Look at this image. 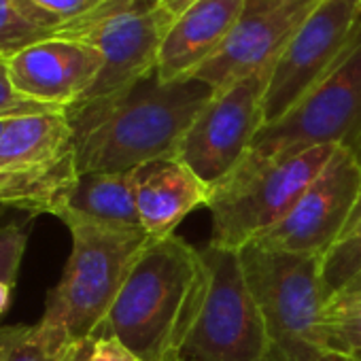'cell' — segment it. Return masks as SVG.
Listing matches in <instances>:
<instances>
[{
	"label": "cell",
	"mask_w": 361,
	"mask_h": 361,
	"mask_svg": "<svg viewBox=\"0 0 361 361\" xmlns=\"http://www.w3.org/2000/svg\"><path fill=\"white\" fill-rule=\"evenodd\" d=\"M215 90L198 79L164 83L157 73L128 90L68 106L79 172H132L176 157L185 132Z\"/></svg>",
	"instance_id": "obj_1"
},
{
	"label": "cell",
	"mask_w": 361,
	"mask_h": 361,
	"mask_svg": "<svg viewBox=\"0 0 361 361\" xmlns=\"http://www.w3.org/2000/svg\"><path fill=\"white\" fill-rule=\"evenodd\" d=\"M207 289L202 251L174 234L153 240L132 266L96 338H117L138 361H180Z\"/></svg>",
	"instance_id": "obj_2"
},
{
	"label": "cell",
	"mask_w": 361,
	"mask_h": 361,
	"mask_svg": "<svg viewBox=\"0 0 361 361\" xmlns=\"http://www.w3.org/2000/svg\"><path fill=\"white\" fill-rule=\"evenodd\" d=\"M73 249L60 283L49 291L41 323L73 342L96 338L132 266L155 240L145 230L92 224L68 226Z\"/></svg>",
	"instance_id": "obj_3"
},
{
	"label": "cell",
	"mask_w": 361,
	"mask_h": 361,
	"mask_svg": "<svg viewBox=\"0 0 361 361\" xmlns=\"http://www.w3.org/2000/svg\"><path fill=\"white\" fill-rule=\"evenodd\" d=\"M249 289L262 312L270 361H319L325 353L321 321L325 291L321 257L247 245L238 251Z\"/></svg>",
	"instance_id": "obj_4"
},
{
	"label": "cell",
	"mask_w": 361,
	"mask_h": 361,
	"mask_svg": "<svg viewBox=\"0 0 361 361\" xmlns=\"http://www.w3.org/2000/svg\"><path fill=\"white\" fill-rule=\"evenodd\" d=\"M336 149L338 145H321L234 172L213 190L209 245L226 251H240L253 245L289 215L300 196L329 164Z\"/></svg>",
	"instance_id": "obj_5"
},
{
	"label": "cell",
	"mask_w": 361,
	"mask_h": 361,
	"mask_svg": "<svg viewBox=\"0 0 361 361\" xmlns=\"http://www.w3.org/2000/svg\"><path fill=\"white\" fill-rule=\"evenodd\" d=\"M77 174L73 128L64 111L7 119L0 138V204L51 215Z\"/></svg>",
	"instance_id": "obj_6"
},
{
	"label": "cell",
	"mask_w": 361,
	"mask_h": 361,
	"mask_svg": "<svg viewBox=\"0 0 361 361\" xmlns=\"http://www.w3.org/2000/svg\"><path fill=\"white\" fill-rule=\"evenodd\" d=\"M361 123V26L338 64L283 119L264 126L234 170L321 145H344Z\"/></svg>",
	"instance_id": "obj_7"
},
{
	"label": "cell",
	"mask_w": 361,
	"mask_h": 361,
	"mask_svg": "<svg viewBox=\"0 0 361 361\" xmlns=\"http://www.w3.org/2000/svg\"><path fill=\"white\" fill-rule=\"evenodd\" d=\"M172 22L159 0H106L85 18L62 24L58 39L87 43L104 58L96 83L79 102L119 94L151 75Z\"/></svg>",
	"instance_id": "obj_8"
},
{
	"label": "cell",
	"mask_w": 361,
	"mask_h": 361,
	"mask_svg": "<svg viewBox=\"0 0 361 361\" xmlns=\"http://www.w3.org/2000/svg\"><path fill=\"white\" fill-rule=\"evenodd\" d=\"M209 289L180 361H270L262 312L249 289L238 251L207 245Z\"/></svg>",
	"instance_id": "obj_9"
},
{
	"label": "cell",
	"mask_w": 361,
	"mask_h": 361,
	"mask_svg": "<svg viewBox=\"0 0 361 361\" xmlns=\"http://www.w3.org/2000/svg\"><path fill=\"white\" fill-rule=\"evenodd\" d=\"M361 26V0H319L276 58L264 94V126L283 119L344 56Z\"/></svg>",
	"instance_id": "obj_10"
},
{
	"label": "cell",
	"mask_w": 361,
	"mask_h": 361,
	"mask_svg": "<svg viewBox=\"0 0 361 361\" xmlns=\"http://www.w3.org/2000/svg\"><path fill=\"white\" fill-rule=\"evenodd\" d=\"M270 73L272 66L215 92L183 136L176 157L213 190L234 174L264 128Z\"/></svg>",
	"instance_id": "obj_11"
},
{
	"label": "cell",
	"mask_w": 361,
	"mask_h": 361,
	"mask_svg": "<svg viewBox=\"0 0 361 361\" xmlns=\"http://www.w3.org/2000/svg\"><path fill=\"white\" fill-rule=\"evenodd\" d=\"M359 196L361 166L346 145H338L329 164L289 215L262 234L255 245L285 253L325 255L340 240Z\"/></svg>",
	"instance_id": "obj_12"
},
{
	"label": "cell",
	"mask_w": 361,
	"mask_h": 361,
	"mask_svg": "<svg viewBox=\"0 0 361 361\" xmlns=\"http://www.w3.org/2000/svg\"><path fill=\"white\" fill-rule=\"evenodd\" d=\"M319 0H245V9L221 49L196 71L194 79L221 92L259 71L276 58L312 13Z\"/></svg>",
	"instance_id": "obj_13"
},
{
	"label": "cell",
	"mask_w": 361,
	"mask_h": 361,
	"mask_svg": "<svg viewBox=\"0 0 361 361\" xmlns=\"http://www.w3.org/2000/svg\"><path fill=\"white\" fill-rule=\"evenodd\" d=\"M102 54L81 41L45 39L7 60L16 92L49 109L66 111L96 83Z\"/></svg>",
	"instance_id": "obj_14"
},
{
	"label": "cell",
	"mask_w": 361,
	"mask_h": 361,
	"mask_svg": "<svg viewBox=\"0 0 361 361\" xmlns=\"http://www.w3.org/2000/svg\"><path fill=\"white\" fill-rule=\"evenodd\" d=\"M245 9V0H194L168 28L159 56L157 77L164 83L196 75L226 43Z\"/></svg>",
	"instance_id": "obj_15"
},
{
	"label": "cell",
	"mask_w": 361,
	"mask_h": 361,
	"mask_svg": "<svg viewBox=\"0 0 361 361\" xmlns=\"http://www.w3.org/2000/svg\"><path fill=\"white\" fill-rule=\"evenodd\" d=\"M134 196L142 230L159 240L196 209H209L213 188L178 157H166L134 170Z\"/></svg>",
	"instance_id": "obj_16"
},
{
	"label": "cell",
	"mask_w": 361,
	"mask_h": 361,
	"mask_svg": "<svg viewBox=\"0 0 361 361\" xmlns=\"http://www.w3.org/2000/svg\"><path fill=\"white\" fill-rule=\"evenodd\" d=\"M54 217L62 224H92L119 230H142L132 172H79L58 200Z\"/></svg>",
	"instance_id": "obj_17"
},
{
	"label": "cell",
	"mask_w": 361,
	"mask_h": 361,
	"mask_svg": "<svg viewBox=\"0 0 361 361\" xmlns=\"http://www.w3.org/2000/svg\"><path fill=\"white\" fill-rule=\"evenodd\" d=\"M62 24L32 0H0V58L9 60L30 45L54 39Z\"/></svg>",
	"instance_id": "obj_18"
},
{
	"label": "cell",
	"mask_w": 361,
	"mask_h": 361,
	"mask_svg": "<svg viewBox=\"0 0 361 361\" xmlns=\"http://www.w3.org/2000/svg\"><path fill=\"white\" fill-rule=\"evenodd\" d=\"M73 344L66 331L41 321L0 327V361H64Z\"/></svg>",
	"instance_id": "obj_19"
},
{
	"label": "cell",
	"mask_w": 361,
	"mask_h": 361,
	"mask_svg": "<svg viewBox=\"0 0 361 361\" xmlns=\"http://www.w3.org/2000/svg\"><path fill=\"white\" fill-rule=\"evenodd\" d=\"M321 338L329 355L350 359L361 353V293L336 295L325 304Z\"/></svg>",
	"instance_id": "obj_20"
},
{
	"label": "cell",
	"mask_w": 361,
	"mask_h": 361,
	"mask_svg": "<svg viewBox=\"0 0 361 361\" xmlns=\"http://www.w3.org/2000/svg\"><path fill=\"white\" fill-rule=\"evenodd\" d=\"M361 272V230L336 243L321 257V281L325 300H334Z\"/></svg>",
	"instance_id": "obj_21"
},
{
	"label": "cell",
	"mask_w": 361,
	"mask_h": 361,
	"mask_svg": "<svg viewBox=\"0 0 361 361\" xmlns=\"http://www.w3.org/2000/svg\"><path fill=\"white\" fill-rule=\"evenodd\" d=\"M28 245V228L22 224H9L0 228V283L16 285L18 272Z\"/></svg>",
	"instance_id": "obj_22"
},
{
	"label": "cell",
	"mask_w": 361,
	"mask_h": 361,
	"mask_svg": "<svg viewBox=\"0 0 361 361\" xmlns=\"http://www.w3.org/2000/svg\"><path fill=\"white\" fill-rule=\"evenodd\" d=\"M47 111H58L49 109L45 104H39L35 100H28L16 92L9 79V66L7 60L0 58V119H11L20 115H35V113H47Z\"/></svg>",
	"instance_id": "obj_23"
},
{
	"label": "cell",
	"mask_w": 361,
	"mask_h": 361,
	"mask_svg": "<svg viewBox=\"0 0 361 361\" xmlns=\"http://www.w3.org/2000/svg\"><path fill=\"white\" fill-rule=\"evenodd\" d=\"M32 3H37L39 7H43L45 11L54 13L64 24H68L96 11L106 0H32Z\"/></svg>",
	"instance_id": "obj_24"
},
{
	"label": "cell",
	"mask_w": 361,
	"mask_h": 361,
	"mask_svg": "<svg viewBox=\"0 0 361 361\" xmlns=\"http://www.w3.org/2000/svg\"><path fill=\"white\" fill-rule=\"evenodd\" d=\"M87 361H138L117 338L100 336L94 338V348Z\"/></svg>",
	"instance_id": "obj_25"
},
{
	"label": "cell",
	"mask_w": 361,
	"mask_h": 361,
	"mask_svg": "<svg viewBox=\"0 0 361 361\" xmlns=\"http://www.w3.org/2000/svg\"><path fill=\"white\" fill-rule=\"evenodd\" d=\"M359 230H361V196H359V200H357V204H355V209H353V213H350V219L346 221V226H344V230H342L340 240L353 236V234L359 232ZM340 240H338V243H340Z\"/></svg>",
	"instance_id": "obj_26"
},
{
	"label": "cell",
	"mask_w": 361,
	"mask_h": 361,
	"mask_svg": "<svg viewBox=\"0 0 361 361\" xmlns=\"http://www.w3.org/2000/svg\"><path fill=\"white\" fill-rule=\"evenodd\" d=\"M92 348H94V338L75 342L73 353H71V361H87L90 355H92Z\"/></svg>",
	"instance_id": "obj_27"
},
{
	"label": "cell",
	"mask_w": 361,
	"mask_h": 361,
	"mask_svg": "<svg viewBox=\"0 0 361 361\" xmlns=\"http://www.w3.org/2000/svg\"><path fill=\"white\" fill-rule=\"evenodd\" d=\"M159 3L164 5V9L172 16V18H176L178 13H183L194 0H159Z\"/></svg>",
	"instance_id": "obj_28"
},
{
	"label": "cell",
	"mask_w": 361,
	"mask_h": 361,
	"mask_svg": "<svg viewBox=\"0 0 361 361\" xmlns=\"http://www.w3.org/2000/svg\"><path fill=\"white\" fill-rule=\"evenodd\" d=\"M348 149H350V153L355 155V159L359 161V166H361V123L357 126V130L350 134V138L344 142Z\"/></svg>",
	"instance_id": "obj_29"
},
{
	"label": "cell",
	"mask_w": 361,
	"mask_h": 361,
	"mask_svg": "<svg viewBox=\"0 0 361 361\" xmlns=\"http://www.w3.org/2000/svg\"><path fill=\"white\" fill-rule=\"evenodd\" d=\"M11 291L13 287L7 285V283H0V317H3L9 308V302H11Z\"/></svg>",
	"instance_id": "obj_30"
},
{
	"label": "cell",
	"mask_w": 361,
	"mask_h": 361,
	"mask_svg": "<svg viewBox=\"0 0 361 361\" xmlns=\"http://www.w3.org/2000/svg\"><path fill=\"white\" fill-rule=\"evenodd\" d=\"M357 293H361V272H359V276H357L353 283H348L338 295H357Z\"/></svg>",
	"instance_id": "obj_31"
},
{
	"label": "cell",
	"mask_w": 361,
	"mask_h": 361,
	"mask_svg": "<svg viewBox=\"0 0 361 361\" xmlns=\"http://www.w3.org/2000/svg\"><path fill=\"white\" fill-rule=\"evenodd\" d=\"M319 361H350V359H346V357H340V355H329V353H327V355H323Z\"/></svg>",
	"instance_id": "obj_32"
},
{
	"label": "cell",
	"mask_w": 361,
	"mask_h": 361,
	"mask_svg": "<svg viewBox=\"0 0 361 361\" xmlns=\"http://www.w3.org/2000/svg\"><path fill=\"white\" fill-rule=\"evenodd\" d=\"M5 126H7V119H0V138H3V132H5Z\"/></svg>",
	"instance_id": "obj_33"
},
{
	"label": "cell",
	"mask_w": 361,
	"mask_h": 361,
	"mask_svg": "<svg viewBox=\"0 0 361 361\" xmlns=\"http://www.w3.org/2000/svg\"><path fill=\"white\" fill-rule=\"evenodd\" d=\"M350 361H361V353H357V355H353V357H350Z\"/></svg>",
	"instance_id": "obj_34"
}]
</instances>
